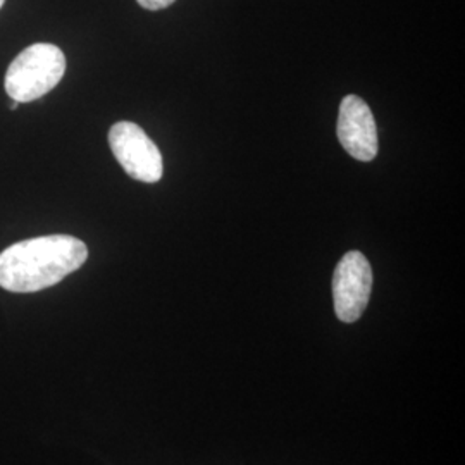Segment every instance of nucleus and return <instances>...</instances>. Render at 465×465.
<instances>
[{
	"label": "nucleus",
	"mask_w": 465,
	"mask_h": 465,
	"mask_svg": "<svg viewBox=\"0 0 465 465\" xmlns=\"http://www.w3.org/2000/svg\"><path fill=\"white\" fill-rule=\"evenodd\" d=\"M86 259V245L69 234L25 240L0 253V286L15 293H35L63 282Z\"/></svg>",
	"instance_id": "f257e3e1"
},
{
	"label": "nucleus",
	"mask_w": 465,
	"mask_h": 465,
	"mask_svg": "<svg viewBox=\"0 0 465 465\" xmlns=\"http://www.w3.org/2000/svg\"><path fill=\"white\" fill-rule=\"evenodd\" d=\"M66 73L63 50L52 44H35L23 50L5 73V92L19 104L47 95Z\"/></svg>",
	"instance_id": "f03ea898"
},
{
	"label": "nucleus",
	"mask_w": 465,
	"mask_h": 465,
	"mask_svg": "<svg viewBox=\"0 0 465 465\" xmlns=\"http://www.w3.org/2000/svg\"><path fill=\"white\" fill-rule=\"evenodd\" d=\"M109 143L117 163L136 182L157 183L163 178L161 150L138 124L119 121L109 132Z\"/></svg>",
	"instance_id": "7ed1b4c3"
},
{
	"label": "nucleus",
	"mask_w": 465,
	"mask_h": 465,
	"mask_svg": "<svg viewBox=\"0 0 465 465\" xmlns=\"http://www.w3.org/2000/svg\"><path fill=\"white\" fill-rule=\"evenodd\" d=\"M372 292V269L361 252L341 257L332 274L334 312L343 322H355L366 311Z\"/></svg>",
	"instance_id": "20e7f679"
},
{
	"label": "nucleus",
	"mask_w": 465,
	"mask_h": 465,
	"mask_svg": "<svg viewBox=\"0 0 465 465\" xmlns=\"http://www.w3.org/2000/svg\"><path fill=\"white\" fill-rule=\"evenodd\" d=\"M338 140L357 161L371 163L378 155V128L364 100L347 95L340 104Z\"/></svg>",
	"instance_id": "39448f33"
},
{
	"label": "nucleus",
	"mask_w": 465,
	"mask_h": 465,
	"mask_svg": "<svg viewBox=\"0 0 465 465\" xmlns=\"http://www.w3.org/2000/svg\"><path fill=\"white\" fill-rule=\"evenodd\" d=\"M143 9H149V11H161V9H166L169 5H173L176 0H136Z\"/></svg>",
	"instance_id": "423d86ee"
},
{
	"label": "nucleus",
	"mask_w": 465,
	"mask_h": 465,
	"mask_svg": "<svg viewBox=\"0 0 465 465\" xmlns=\"http://www.w3.org/2000/svg\"><path fill=\"white\" fill-rule=\"evenodd\" d=\"M17 107H19V102L13 100V104H11V111H16Z\"/></svg>",
	"instance_id": "0eeeda50"
},
{
	"label": "nucleus",
	"mask_w": 465,
	"mask_h": 465,
	"mask_svg": "<svg viewBox=\"0 0 465 465\" xmlns=\"http://www.w3.org/2000/svg\"><path fill=\"white\" fill-rule=\"evenodd\" d=\"M4 2H5V0H0V7H2V5H4Z\"/></svg>",
	"instance_id": "6e6552de"
}]
</instances>
